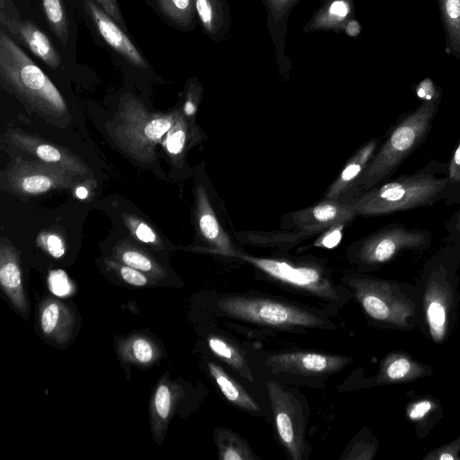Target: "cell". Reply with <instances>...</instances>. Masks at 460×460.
I'll use <instances>...</instances> for the list:
<instances>
[{
	"instance_id": "obj_1",
	"label": "cell",
	"mask_w": 460,
	"mask_h": 460,
	"mask_svg": "<svg viewBox=\"0 0 460 460\" xmlns=\"http://www.w3.org/2000/svg\"><path fill=\"white\" fill-rule=\"evenodd\" d=\"M0 82L28 111L56 125L69 121L67 105L58 89L3 29Z\"/></svg>"
},
{
	"instance_id": "obj_2",
	"label": "cell",
	"mask_w": 460,
	"mask_h": 460,
	"mask_svg": "<svg viewBox=\"0 0 460 460\" xmlns=\"http://www.w3.org/2000/svg\"><path fill=\"white\" fill-rule=\"evenodd\" d=\"M434 164L429 163L417 172L380 183L351 199L357 215H387L433 205L451 190L447 167Z\"/></svg>"
},
{
	"instance_id": "obj_3",
	"label": "cell",
	"mask_w": 460,
	"mask_h": 460,
	"mask_svg": "<svg viewBox=\"0 0 460 460\" xmlns=\"http://www.w3.org/2000/svg\"><path fill=\"white\" fill-rule=\"evenodd\" d=\"M439 100L438 93L428 96L414 111L398 120L376 151L357 184L353 198L382 183L419 147L431 128Z\"/></svg>"
},
{
	"instance_id": "obj_4",
	"label": "cell",
	"mask_w": 460,
	"mask_h": 460,
	"mask_svg": "<svg viewBox=\"0 0 460 460\" xmlns=\"http://www.w3.org/2000/svg\"><path fill=\"white\" fill-rule=\"evenodd\" d=\"M181 111L152 112L135 96H121L118 111L109 122V136L118 148L135 161L149 164L156 159V146Z\"/></svg>"
},
{
	"instance_id": "obj_5",
	"label": "cell",
	"mask_w": 460,
	"mask_h": 460,
	"mask_svg": "<svg viewBox=\"0 0 460 460\" xmlns=\"http://www.w3.org/2000/svg\"><path fill=\"white\" fill-rule=\"evenodd\" d=\"M223 316L270 329L301 331L333 326L320 312L259 295H223L217 303Z\"/></svg>"
},
{
	"instance_id": "obj_6",
	"label": "cell",
	"mask_w": 460,
	"mask_h": 460,
	"mask_svg": "<svg viewBox=\"0 0 460 460\" xmlns=\"http://www.w3.org/2000/svg\"><path fill=\"white\" fill-rule=\"evenodd\" d=\"M232 257L252 265L272 279L331 305L345 304V288L336 284L327 269L314 261L255 257L236 251Z\"/></svg>"
},
{
	"instance_id": "obj_7",
	"label": "cell",
	"mask_w": 460,
	"mask_h": 460,
	"mask_svg": "<svg viewBox=\"0 0 460 460\" xmlns=\"http://www.w3.org/2000/svg\"><path fill=\"white\" fill-rule=\"evenodd\" d=\"M93 180L39 159L17 157L4 172L3 189L17 197H31L53 190L71 189Z\"/></svg>"
},
{
	"instance_id": "obj_8",
	"label": "cell",
	"mask_w": 460,
	"mask_h": 460,
	"mask_svg": "<svg viewBox=\"0 0 460 460\" xmlns=\"http://www.w3.org/2000/svg\"><path fill=\"white\" fill-rule=\"evenodd\" d=\"M430 237L428 231L393 224L352 244L348 250V258L357 265L380 264L391 260L400 251L425 246Z\"/></svg>"
},
{
	"instance_id": "obj_9",
	"label": "cell",
	"mask_w": 460,
	"mask_h": 460,
	"mask_svg": "<svg viewBox=\"0 0 460 460\" xmlns=\"http://www.w3.org/2000/svg\"><path fill=\"white\" fill-rule=\"evenodd\" d=\"M266 386L282 446L291 459H305L307 453L305 417L300 402L276 381H268Z\"/></svg>"
},
{
	"instance_id": "obj_10",
	"label": "cell",
	"mask_w": 460,
	"mask_h": 460,
	"mask_svg": "<svg viewBox=\"0 0 460 460\" xmlns=\"http://www.w3.org/2000/svg\"><path fill=\"white\" fill-rule=\"evenodd\" d=\"M356 216L350 199L324 198L315 205L288 214L282 222L291 230H306L319 234L332 226L349 223Z\"/></svg>"
},
{
	"instance_id": "obj_11",
	"label": "cell",
	"mask_w": 460,
	"mask_h": 460,
	"mask_svg": "<svg viewBox=\"0 0 460 460\" xmlns=\"http://www.w3.org/2000/svg\"><path fill=\"white\" fill-rule=\"evenodd\" d=\"M349 362L344 356L314 351H286L270 355L266 364L275 373H289L304 376H326L336 373Z\"/></svg>"
},
{
	"instance_id": "obj_12",
	"label": "cell",
	"mask_w": 460,
	"mask_h": 460,
	"mask_svg": "<svg viewBox=\"0 0 460 460\" xmlns=\"http://www.w3.org/2000/svg\"><path fill=\"white\" fill-rule=\"evenodd\" d=\"M8 140L14 146L36 156L39 160L69 170L84 178L93 179V172L90 167L66 147L18 129L8 132Z\"/></svg>"
},
{
	"instance_id": "obj_13",
	"label": "cell",
	"mask_w": 460,
	"mask_h": 460,
	"mask_svg": "<svg viewBox=\"0 0 460 460\" xmlns=\"http://www.w3.org/2000/svg\"><path fill=\"white\" fill-rule=\"evenodd\" d=\"M85 10L105 42L128 62L139 68H147L145 57L129 38L94 0H84Z\"/></svg>"
},
{
	"instance_id": "obj_14",
	"label": "cell",
	"mask_w": 460,
	"mask_h": 460,
	"mask_svg": "<svg viewBox=\"0 0 460 460\" xmlns=\"http://www.w3.org/2000/svg\"><path fill=\"white\" fill-rule=\"evenodd\" d=\"M195 214L199 233L205 242L211 246V252L232 257L237 251L220 225L213 209L206 189L198 185L195 190Z\"/></svg>"
},
{
	"instance_id": "obj_15",
	"label": "cell",
	"mask_w": 460,
	"mask_h": 460,
	"mask_svg": "<svg viewBox=\"0 0 460 460\" xmlns=\"http://www.w3.org/2000/svg\"><path fill=\"white\" fill-rule=\"evenodd\" d=\"M0 24L51 68L61 66V57L49 37L32 22L9 17L0 12Z\"/></svg>"
},
{
	"instance_id": "obj_16",
	"label": "cell",
	"mask_w": 460,
	"mask_h": 460,
	"mask_svg": "<svg viewBox=\"0 0 460 460\" xmlns=\"http://www.w3.org/2000/svg\"><path fill=\"white\" fill-rule=\"evenodd\" d=\"M379 140L374 138L364 144L348 161L341 172L328 188L325 199H351L368 164L378 148Z\"/></svg>"
},
{
	"instance_id": "obj_17",
	"label": "cell",
	"mask_w": 460,
	"mask_h": 460,
	"mask_svg": "<svg viewBox=\"0 0 460 460\" xmlns=\"http://www.w3.org/2000/svg\"><path fill=\"white\" fill-rule=\"evenodd\" d=\"M0 284L13 307L21 314H26L29 304L23 289L19 255L5 238H1L0 243Z\"/></svg>"
},
{
	"instance_id": "obj_18",
	"label": "cell",
	"mask_w": 460,
	"mask_h": 460,
	"mask_svg": "<svg viewBox=\"0 0 460 460\" xmlns=\"http://www.w3.org/2000/svg\"><path fill=\"white\" fill-rule=\"evenodd\" d=\"M75 317L73 311L62 302L49 298L40 307V325L45 337L65 344L71 337Z\"/></svg>"
},
{
	"instance_id": "obj_19",
	"label": "cell",
	"mask_w": 460,
	"mask_h": 460,
	"mask_svg": "<svg viewBox=\"0 0 460 460\" xmlns=\"http://www.w3.org/2000/svg\"><path fill=\"white\" fill-rule=\"evenodd\" d=\"M111 258L144 272L152 279H162L167 275L164 267L150 254L126 240L114 246Z\"/></svg>"
},
{
	"instance_id": "obj_20",
	"label": "cell",
	"mask_w": 460,
	"mask_h": 460,
	"mask_svg": "<svg viewBox=\"0 0 460 460\" xmlns=\"http://www.w3.org/2000/svg\"><path fill=\"white\" fill-rule=\"evenodd\" d=\"M318 235L306 230H288L271 232H242L235 234L236 238L245 244L260 247L290 248L298 243Z\"/></svg>"
},
{
	"instance_id": "obj_21",
	"label": "cell",
	"mask_w": 460,
	"mask_h": 460,
	"mask_svg": "<svg viewBox=\"0 0 460 460\" xmlns=\"http://www.w3.org/2000/svg\"><path fill=\"white\" fill-rule=\"evenodd\" d=\"M353 10V0H327L305 27V31L343 29Z\"/></svg>"
},
{
	"instance_id": "obj_22",
	"label": "cell",
	"mask_w": 460,
	"mask_h": 460,
	"mask_svg": "<svg viewBox=\"0 0 460 460\" xmlns=\"http://www.w3.org/2000/svg\"><path fill=\"white\" fill-rule=\"evenodd\" d=\"M208 368L222 394L230 402L242 410L252 413L260 412V408L253 398L221 367L214 362H208Z\"/></svg>"
},
{
	"instance_id": "obj_23",
	"label": "cell",
	"mask_w": 460,
	"mask_h": 460,
	"mask_svg": "<svg viewBox=\"0 0 460 460\" xmlns=\"http://www.w3.org/2000/svg\"><path fill=\"white\" fill-rule=\"evenodd\" d=\"M189 119L183 111H181L161 141L172 162L177 166L182 161L190 142L193 140V130L190 128Z\"/></svg>"
},
{
	"instance_id": "obj_24",
	"label": "cell",
	"mask_w": 460,
	"mask_h": 460,
	"mask_svg": "<svg viewBox=\"0 0 460 460\" xmlns=\"http://www.w3.org/2000/svg\"><path fill=\"white\" fill-rule=\"evenodd\" d=\"M176 392L166 382L157 386L152 401V423L154 433L160 437L165 430L173 409Z\"/></svg>"
},
{
	"instance_id": "obj_25",
	"label": "cell",
	"mask_w": 460,
	"mask_h": 460,
	"mask_svg": "<svg viewBox=\"0 0 460 460\" xmlns=\"http://www.w3.org/2000/svg\"><path fill=\"white\" fill-rule=\"evenodd\" d=\"M209 349L214 354L224 360L235 372L243 377L252 381L253 376L241 351L225 338L209 336L208 339Z\"/></svg>"
},
{
	"instance_id": "obj_26",
	"label": "cell",
	"mask_w": 460,
	"mask_h": 460,
	"mask_svg": "<svg viewBox=\"0 0 460 460\" xmlns=\"http://www.w3.org/2000/svg\"><path fill=\"white\" fill-rule=\"evenodd\" d=\"M447 40L452 53L460 58V0H438Z\"/></svg>"
},
{
	"instance_id": "obj_27",
	"label": "cell",
	"mask_w": 460,
	"mask_h": 460,
	"mask_svg": "<svg viewBox=\"0 0 460 460\" xmlns=\"http://www.w3.org/2000/svg\"><path fill=\"white\" fill-rule=\"evenodd\" d=\"M217 444L218 457L221 460H252L254 456L239 436L227 429H221L217 433Z\"/></svg>"
},
{
	"instance_id": "obj_28",
	"label": "cell",
	"mask_w": 460,
	"mask_h": 460,
	"mask_svg": "<svg viewBox=\"0 0 460 460\" xmlns=\"http://www.w3.org/2000/svg\"><path fill=\"white\" fill-rule=\"evenodd\" d=\"M121 355L128 361L141 366H147L158 357L155 344L147 338L135 336L126 341L121 346Z\"/></svg>"
},
{
	"instance_id": "obj_29",
	"label": "cell",
	"mask_w": 460,
	"mask_h": 460,
	"mask_svg": "<svg viewBox=\"0 0 460 460\" xmlns=\"http://www.w3.org/2000/svg\"><path fill=\"white\" fill-rule=\"evenodd\" d=\"M195 11L205 31L212 36L218 33L225 22L223 4L220 0H194Z\"/></svg>"
},
{
	"instance_id": "obj_30",
	"label": "cell",
	"mask_w": 460,
	"mask_h": 460,
	"mask_svg": "<svg viewBox=\"0 0 460 460\" xmlns=\"http://www.w3.org/2000/svg\"><path fill=\"white\" fill-rule=\"evenodd\" d=\"M41 3L51 31L60 42L66 45L69 35V24L63 1L41 0Z\"/></svg>"
},
{
	"instance_id": "obj_31",
	"label": "cell",
	"mask_w": 460,
	"mask_h": 460,
	"mask_svg": "<svg viewBox=\"0 0 460 460\" xmlns=\"http://www.w3.org/2000/svg\"><path fill=\"white\" fill-rule=\"evenodd\" d=\"M161 12L172 22L181 26H188L194 15V0H157Z\"/></svg>"
},
{
	"instance_id": "obj_32",
	"label": "cell",
	"mask_w": 460,
	"mask_h": 460,
	"mask_svg": "<svg viewBox=\"0 0 460 460\" xmlns=\"http://www.w3.org/2000/svg\"><path fill=\"white\" fill-rule=\"evenodd\" d=\"M123 221L136 239L155 249H163L164 245L159 235L145 220L133 215L125 214L123 216Z\"/></svg>"
},
{
	"instance_id": "obj_33",
	"label": "cell",
	"mask_w": 460,
	"mask_h": 460,
	"mask_svg": "<svg viewBox=\"0 0 460 460\" xmlns=\"http://www.w3.org/2000/svg\"><path fill=\"white\" fill-rule=\"evenodd\" d=\"M105 265L111 270L116 272L119 277L128 285L134 287H146L150 283L151 278L149 276L112 258L105 260Z\"/></svg>"
},
{
	"instance_id": "obj_34",
	"label": "cell",
	"mask_w": 460,
	"mask_h": 460,
	"mask_svg": "<svg viewBox=\"0 0 460 460\" xmlns=\"http://www.w3.org/2000/svg\"><path fill=\"white\" fill-rule=\"evenodd\" d=\"M428 320L433 337L441 340L445 332L446 311L441 303L433 301L429 304L428 310Z\"/></svg>"
},
{
	"instance_id": "obj_35",
	"label": "cell",
	"mask_w": 460,
	"mask_h": 460,
	"mask_svg": "<svg viewBox=\"0 0 460 460\" xmlns=\"http://www.w3.org/2000/svg\"><path fill=\"white\" fill-rule=\"evenodd\" d=\"M347 224L340 223L328 227L318 234L313 246L325 249L336 247L342 238L343 230Z\"/></svg>"
},
{
	"instance_id": "obj_36",
	"label": "cell",
	"mask_w": 460,
	"mask_h": 460,
	"mask_svg": "<svg viewBox=\"0 0 460 460\" xmlns=\"http://www.w3.org/2000/svg\"><path fill=\"white\" fill-rule=\"evenodd\" d=\"M38 244L54 258H60L66 252L63 239L55 233H47L38 237Z\"/></svg>"
},
{
	"instance_id": "obj_37",
	"label": "cell",
	"mask_w": 460,
	"mask_h": 460,
	"mask_svg": "<svg viewBox=\"0 0 460 460\" xmlns=\"http://www.w3.org/2000/svg\"><path fill=\"white\" fill-rule=\"evenodd\" d=\"M49 289L57 296H66L71 292V285L65 272L52 271L49 277Z\"/></svg>"
},
{
	"instance_id": "obj_38",
	"label": "cell",
	"mask_w": 460,
	"mask_h": 460,
	"mask_svg": "<svg viewBox=\"0 0 460 460\" xmlns=\"http://www.w3.org/2000/svg\"><path fill=\"white\" fill-rule=\"evenodd\" d=\"M296 2V0H266L270 20L279 22Z\"/></svg>"
},
{
	"instance_id": "obj_39",
	"label": "cell",
	"mask_w": 460,
	"mask_h": 460,
	"mask_svg": "<svg viewBox=\"0 0 460 460\" xmlns=\"http://www.w3.org/2000/svg\"><path fill=\"white\" fill-rule=\"evenodd\" d=\"M447 178L450 190L453 186L460 185V141L447 165Z\"/></svg>"
},
{
	"instance_id": "obj_40",
	"label": "cell",
	"mask_w": 460,
	"mask_h": 460,
	"mask_svg": "<svg viewBox=\"0 0 460 460\" xmlns=\"http://www.w3.org/2000/svg\"><path fill=\"white\" fill-rule=\"evenodd\" d=\"M411 364L406 358L393 361L386 368V376L392 380L402 378L410 370Z\"/></svg>"
},
{
	"instance_id": "obj_41",
	"label": "cell",
	"mask_w": 460,
	"mask_h": 460,
	"mask_svg": "<svg viewBox=\"0 0 460 460\" xmlns=\"http://www.w3.org/2000/svg\"><path fill=\"white\" fill-rule=\"evenodd\" d=\"M119 24H124L117 0H94Z\"/></svg>"
},
{
	"instance_id": "obj_42",
	"label": "cell",
	"mask_w": 460,
	"mask_h": 460,
	"mask_svg": "<svg viewBox=\"0 0 460 460\" xmlns=\"http://www.w3.org/2000/svg\"><path fill=\"white\" fill-rule=\"evenodd\" d=\"M431 406V403L428 401L420 402L414 405L409 416L411 420L420 419L430 411Z\"/></svg>"
},
{
	"instance_id": "obj_43",
	"label": "cell",
	"mask_w": 460,
	"mask_h": 460,
	"mask_svg": "<svg viewBox=\"0 0 460 460\" xmlns=\"http://www.w3.org/2000/svg\"><path fill=\"white\" fill-rule=\"evenodd\" d=\"M346 33L351 37H356L360 31V26L355 20H349L343 28Z\"/></svg>"
},
{
	"instance_id": "obj_44",
	"label": "cell",
	"mask_w": 460,
	"mask_h": 460,
	"mask_svg": "<svg viewBox=\"0 0 460 460\" xmlns=\"http://www.w3.org/2000/svg\"><path fill=\"white\" fill-rule=\"evenodd\" d=\"M76 196L80 199H85L87 198V194H88V191H87V189L84 186H79L77 189H76Z\"/></svg>"
},
{
	"instance_id": "obj_45",
	"label": "cell",
	"mask_w": 460,
	"mask_h": 460,
	"mask_svg": "<svg viewBox=\"0 0 460 460\" xmlns=\"http://www.w3.org/2000/svg\"><path fill=\"white\" fill-rule=\"evenodd\" d=\"M455 230L459 233L460 234V211L456 217V224H455Z\"/></svg>"
},
{
	"instance_id": "obj_46",
	"label": "cell",
	"mask_w": 460,
	"mask_h": 460,
	"mask_svg": "<svg viewBox=\"0 0 460 460\" xmlns=\"http://www.w3.org/2000/svg\"><path fill=\"white\" fill-rule=\"evenodd\" d=\"M439 459H441V460H452V459H454V456L452 455L444 453V454H442L439 456Z\"/></svg>"
},
{
	"instance_id": "obj_47",
	"label": "cell",
	"mask_w": 460,
	"mask_h": 460,
	"mask_svg": "<svg viewBox=\"0 0 460 460\" xmlns=\"http://www.w3.org/2000/svg\"><path fill=\"white\" fill-rule=\"evenodd\" d=\"M7 0H0V12H4Z\"/></svg>"
}]
</instances>
